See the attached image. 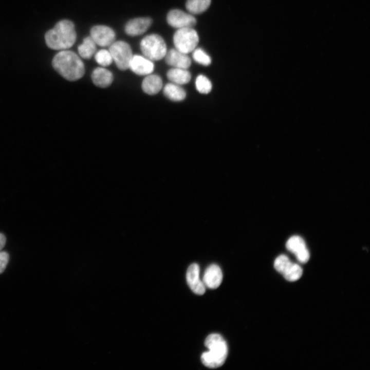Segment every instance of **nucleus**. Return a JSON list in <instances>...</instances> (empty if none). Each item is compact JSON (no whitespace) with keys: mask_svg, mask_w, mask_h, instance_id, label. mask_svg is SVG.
I'll list each match as a JSON object with an SVG mask.
<instances>
[{"mask_svg":"<svg viewBox=\"0 0 370 370\" xmlns=\"http://www.w3.org/2000/svg\"><path fill=\"white\" fill-rule=\"evenodd\" d=\"M163 91L166 98L173 101H181L186 97L185 90L180 85L172 82L164 86Z\"/></svg>","mask_w":370,"mask_h":370,"instance_id":"f3484780","label":"nucleus"},{"mask_svg":"<svg viewBox=\"0 0 370 370\" xmlns=\"http://www.w3.org/2000/svg\"><path fill=\"white\" fill-rule=\"evenodd\" d=\"M291 263L292 262L287 256L282 254L275 260L274 267L277 271L283 274Z\"/></svg>","mask_w":370,"mask_h":370,"instance_id":"393cba45","label":"nucleus"},{"mask_svg":"<svg viewBox=\"0 0 370 370\" xmlns=\"http://www.w3.org/2000/svg\"><path fill=\"white\" fill-rule=\"evenodd\" d=\"M6 242V238L4 234L0 233V251L4 247Z\"/></svg>","mask_w":370,"mask_h":370,"instance_id":"cd10ccee","label":"nucleus"},{"mask_svg":"<svg viewBox=\"0 0 370 370\" xmlns=\"http://www.w3.org/2000/svg\"><path fill=\"white\" fill-rule=\"evenodd\" d=\"M168 23L177 29L193 27L196 24V20L192 14L179 9H173L166 16Z\"/></svg>","mask_w":370,"mask_h":370,"instance_id":"0eeeda50","label":"nucleus"},{"mask_svg":"<svg viewBox=\"0 0 370 370\" xmlns=\"http://www.w3.org/2000/svg\"><path fill=\"white\" fill-rule=\"evenodd\" d=\"M91 77L94 84L102 88L109 86L114 79L112 72L102 67L95 68L92 72Z\"/></svg>","mask_w":370,"mask_h":370,"instance_id":"4468645a","label":"nucleus"},{"mask_svg":"<svg viewBox=\"0 0 370 370\" xmlns=\"http://www.w3.org/2000/svg\"><path fill=\"white\" fill-rule=\"evenodd\" d=\"M302 273L303 270L301 266L292 262L283 275L287 281L294 282L299 280L301 277Z\"/></svg>","mask_w":370,"mask_h":370,"instance_id":"412c9836","label":"nucleus"},{"mask_svg":"<svg viewBox=\"0 0 370 370\" xmlns=\"http://www.w3.org/2000/svg\"><path fill=\"white\" fill-rule=\"evenodd\" d=\"M195 86L197 90L202 94H209L212 88L210 80L202 75H200L197 77L195 80Z\"/></svg>","mask_w":370,"mask_h":370,"instance_id":"4be33fe9","label":"nucleus"},{"mask_svg":"<svg viewBox=\"0 0 370 370\" xmlns=\"http://www.w3.org/2000/svg\"><path fill=\"white\" fill-rule=\"evenodd\" d=\"M298 260L302 263H306L309 258V253L307 248L302 250L295 254Z\"/></svg>","mask_w":370,"mask_h":370,"instance_id":"bb28decb","label":"nucleus"},{"mask_svg":"<svg viewBox=\"0 0 370 370\" xmlns=\"http://www.w3.org/2000/svg\"><path fill=\"white\" fill-rule=\"evenodd\" d=\"M108 50L119 69L125 70L128 68L133 55L128 43L123 41H115L109 46Z\"/></svg>","mask_w":370,"mask_h":370,"instance_id":"423d86ee","label":"nucleus"},{"mask_svg":"<svg viewBox=\"0 0 370 370\" xmlns=\"http://www.w3.org/2000/svg\"><path fill=\"white\" fill-rule=\"evenodd\" d=\"M211 0H187L186 7L192 14L203 12L210 6Z\"/></svg>","mask_w":370,"mask_h":370,"instance_id":"6ab92c4d","label":"nucleus"},{"mask_svg":"<svg viewBox=\"0 0 370 370\" xmlns=\"http://www.w3.org/2000/svg\"><path fill=\"white\" fill-rule=\"evenodd\" d=\"M162 85V80L159 76L151 73L143 80L141 87L145 93L153 95L159 92Z\"/></svg>","mask_w":370,"mask_h":370,"instance_id":"2eb2a0df","label":"nucleus"},{"mask_svg":"<svg viewBox=\"0 0 370 370\" xmlns=\"http://www.w3.org/2000/svg\"><path fill=\"white\" fill-rule=\"evenodd\" d=\"M205 344L209 351L201 356L203 364L211 368L222 366L228 355L227 343L223 337L217 334H211L206 339Z\"/></svg>","mask_w":370,"mask_h":370,"instance_id":"7ed1b4c3","label":"nucleus"},{"mask_svg":"<svg viewBox=\"0 0 370 370\" xmlns=\"http://www.w3.org/2000/svg\"><path fill=\"white\" fill-rule=\"evenodd\" d=\"M128 68L136 75L147 76L154 71V64L144 56L136 54L133 55Z\"/></svg>","mask_w":370,"mask_h":370,"instance_id":"1a4fd4ad","label":"nucleus"},{"mask_svg":"<svg viewBox=\"0 0 370 370\" xmlns=\"http://www.w3.org/2000/svg\"><path fill=\"white\" fill-rule=\"evenodd\" d=\"M186 279L187 283L192 291L196 294L205 293L206 287L199 278V267L196 264H191L188 268Z\"/></svg>","mask_w":370,"mask_h":370,"instance_id":"9d476101","label":"nucleus"},{"mask_svg":"<svg viewBox=\"0 0 370 370\" xmlns=\"http://www.w3.org/2000/svg\"><path fill=\"white\" fill-rule=\"evenodd\" d=\"M140 48L143 55L152 61L163 59L167 52L165 41L156 34H149L143 38Z\"/></svg>","mask_w":370,"mask_h":370,"instance_id":"20e7f679","label":"nucleus"},{"mask_svg":"<svg viewBox=\"0 0 370 370\" xmlns=\"http://www.w3.org/2000/svg\"><path fill=\"white\" fill-rule=\"evenodd\" d=\"M95 58L97 63L103 67L110 65L113 61L109 51L106 49L98 51L96 53Z\"/></svg>","mask_w":370,"mask_h":370,"instance_id":"5701e85b","label":"nucleus"},{"mask_svg":"<svg viewBox=\"0 0 370 370\" xmlns=\"http://www.w3.org/2000/svg\"><path fill=\"white\" fill-rule=\"evenodd\" d=\"M152 20L150 17H137L131 20L125 26L126 33L130 36H137L146 32L151 26Z\"/></svg>","mask_w":370,"mask_h":370,"instance_id":"9b49d317","label":"nucleus"},{"mask_svg":"<svg viewBox=\"0 0 370 370\" xmlns=\"http://www.w3.org/2000/svg\"><path fill=\"white\" fill-rule=\"evenodd\" d=\"M96 50V44L90 36L84 39L83 43L78 47V51L80 56L85 59H89L92 57Z\"/></svg>","mask_w":370,"mask_h":370,"instance_id":"a211bd4d","label":"nucleus"},{"mask_svg":"<svg viewBox=\"0 0 370 370\" xmlns=\"http://www.w3.org/2000/svg\"><path fill=\"white\" fill-rule=\"evenodd\" d=\"M168 79L171 82L181 85L190 82L191 75L187 69L173 67L166 73Z\"/></svg>","mask_w":370,"mask_h":370,"instance_id":"dca6fc26","label":"nucleus"},{"mask_svg":"<svg viewBox=\"0 0 370 370\" xmlns=\"http://www.w3.org/2000/svg\"><path fill=\"white\" fill-rule=\"evenodd\" d=\"M198 42V34L193 27L177 29L173 36L175 48L186 54L193 51Z\"/></svg>","mask_w":370,"mask_h":370,"instance_id":"39448f33","label":"nucleus"},{"mask_svg":"<svg viewBox=\"0 0 370 370\" xmlns=\"http://www.w3.org/2000/svg\"><path fill=\"white\" fill-rule=\"evenodd\" d=\"M53 68L65 79L73 81L85 73L83 62L75 52L63 50L56 54L52 60Z\"/></svg>","mask_w":370,"mask_h":370,"instance_id":"f257e3e1","label":"nucleus"},{"mask_svg":"<svg viewBox=\"0 0 370 370\" xmlns=\"http://www.w3.org/2000/svg\"><path fill=\"white\" fill-rule=\"evenodd\" d=\"M90 37L96 45L101 47L109 46L115 42V33L110 27L105 25H97L91 28Z\"/></svg>","mask_w":370,"mask_h":370,"instance_id":"6e6552de","label":"nucleus"},{"mask_svg":"<svg viewBox=\"0 0 370 370\" xmlns=\"http://www.w3.org/2000/svg\"><path fill=\"white\" fill-rule=\"evenodd\" d=\"M192 57L196 62L204 66H208L211 63L210 57L201 48H195L193 51Z\"/></svg>","mask_w":370,"mask_h":370,"instance_id":"b1692460","label":"nucleus"},{"mask_svg":"<svg viewBox=\"0 0 370 370\" xmlns=\"http://www.w3.org/2000/svg\"><path fill=\"white\" fill-rule=\"evenodd\" d=\"M286 247L288 251L294 254L306 248L304 239L297 235L290 237L286 242Z\"/></svg>","mask_w":370,"mask_h":370,"instance_id":"aec40b11","label":"nucleus"},{"mask_svg":"<svg viewBox=\"0 0 370 370\" xmlns=\"http://www.w3.org/2000/svg\"><path fill=\"white\" fill-rule=\"evenodd\" d=\"M223 280V273L219 267L215 264L209 266L205 270L202 282L209 288L215 289L219 287Z\"/></svg>","mask_w":370,"mask_h":370,"instance_id":"ddd939ff","label":"nucleus"},{"mask_svg":"<svg viewBox=\"0 0 370 370\" xmlns=\"http://www.w3.org/2000/svg\"><path fill=\"white\" fill-rule=\"evenodd\" d=\"M166 63L175 68L188 69L191 64V60L187 54L178 50L171 49L165 55Z\"/></svg>","mask_w":370,"mask_h":370,"instance_id":"f8f14e48","label":"nucleus"},{"mask_svg":"<svg viewBox=\"0 0 370 370\" xmlns=\"http://www.w3.org/2000/svg\"><path fill=\"white\" fill-rule=\"evenodd\" d=\"M9 255L6 251H0V274L2 273L8 263Z\"/></svg>","mask_w":370,"mask_h":370,"instance_id":"a878e982","label":"nucleus"},{"mask_svg":"<svg viewBox=\"0 0 370 370\" xmlns=\"http://www.w3.org/2000/svg\"><path fill=\"white\" fill-rule=\"evenodd\" d=\"M77 33L73 23L68 20L58 22L45 35L47 46L54 50H66L75 43Z\"/></svg>","mask_w":370,"mask_h":370,"instance_id":"f03ea898","label":"nucleus"}]
</instances>
